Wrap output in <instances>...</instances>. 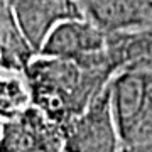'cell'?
Segmentation results:
<instances>
[{"mask_svg":"<svg viewBox=\"0 0 152 152\" xmlns=\"http://www.w3.org/2000/svg\"><path fill=\"white\" fill-rule=\"evenodd\" d=\"M115 75L108 64L88 66L46 54H36L26 68L32 105L59 125L88 108Z\"/></svg>","mask_w":152,"mask_h":152,"instance_id":"obj_1","label":"cell"},{"mask_svg":"<svg viewBox=\"0 0 152 152\" xmlns=\"http://www.w3.org/2000/svg\"><path fill=\"white\" fill-rule=\"evenodd\" d=\"M63 152H124L110 85L88 108L63 125Z\"/></svg>","mask_w":152,"mask_h":152,"instance_id":"obj_2","label":"cell"},{"mask_svg":"<svg viewBox=\"0 0 152 152\" xmlns=\"http://www.w3.org/2000/svg\"><path fill=\"white\" fill-rule=\"evenodd\" d=\"M39 54L73 59L88 66L108 64L115 69L108 54V32L86 15L59 22L46 39Z\"/></svg>","mask_w":152,"mask_h":152,"instance_id":"obj_3","label":"cell"},{"mask_svg":"<svg viewBox=\"0 0 152 152\" xmlns=\"http://www.w3.org/2000/svg\"><path fill=\"white\" fill-rule=\"evenodd\" d=\"M42 149L63 151V125L48 118L34 105L14 117L2 118L0 152H37Z\"/></svg>","mask_w":152,"mask_h":152,"instance_id":"obj_4","label":"cell"},{"mask_svg":"<svg viewBox=\"0 0 152 152\" xmlns=\"http://www.w3.org/2000/svg\"><path fill=\"white\" fill-rule=\"evenodd\" d=\"M22 32L39 54L53 29L73 17H85L80 0H9Z\"/></svg>","mask_w":152,"mask_h":152,"instance_id":"obj_5","label":"cell"},{"mask_svg":"<svg viewBox=\"0 0 152 152\" xmlns=\"http://www.w3.org/2000/svg\"><path fill=\"white\" fill-rule=\"evenodd\" d=\"M85 15L107 32L152 24V0H80Z\"/></svg>","mask_w":152,"mask_h":152,"instance_id":"obj_6","label":"cell"},{"mask_svg":"<svg viewBox=\"0 0 152 152\" xmlns=\"http://www.w3.org/2000/svg\"><path fill=\"white\" fill-rule=\"evenodd\" d=\"M151 83L152 73L145 71H118L112 78V107L120 129V135L145 108L151 96Z\"/></svg>","mask_w":152,"mask_h":152,"instance_id":"obj_7","label":"cell"},{"mask_svg":"<svg viewBox=\"0 0 152 152\" xmlns=\"http://www.w3.org/2000/svg\"><path fill=\"white\" fill-rule=\"evenodd\" d=\"M108 54L118 71L152 73V24L108 32Z\"/></svg>","mask_w":152,"mask_h":152,"instance_id":"obj_8","label":"cell"},{"mask_svg":"<svg viewBox=\"0 0 152 152\" xmlns=\"http://www.w3.org/2000/svg\"><path fill=\"white\" fill-rule=\"evenodd\" d=\"M0 53L2 69L17 71H26L27 64L37 54L22 32L9 0H2L0 5Z\"/></svg>","mask_w":152,"mask_h":152,"instance_id":"obj_9","label":"cell"},{"mask_svg":"<svg viewBox=\"0 0 152 152\" xmlns=\"http://www.w3.org/2000/svg\"><path fill=\"white\" fill-rule=\"evenodd\" d=\"M32 105V93L26 71L2 69L0 73V117H14Z\"/></svg>","mask_w":152,"mask_h":152,"instance_id":"obj_10","label":"cell"}]
</instances>
